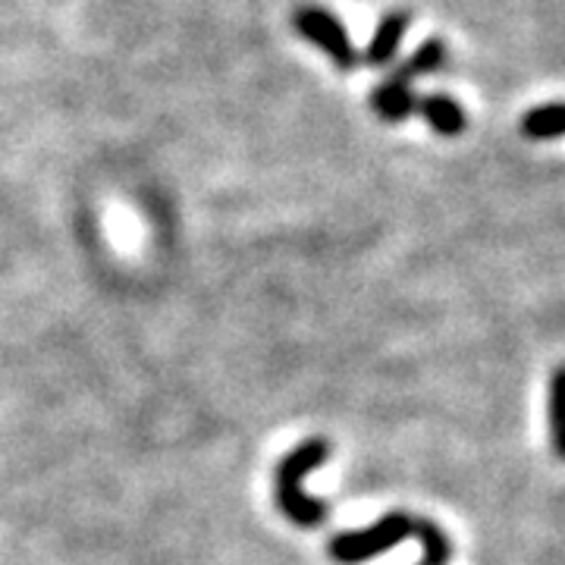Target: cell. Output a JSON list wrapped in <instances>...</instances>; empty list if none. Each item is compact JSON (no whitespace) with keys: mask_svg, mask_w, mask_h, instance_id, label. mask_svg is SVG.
Returning <instances> with one entry per match:
<instances>
[{"mask_svg":"<svg viewBox=\"0 0 565 565\" xmlns=\"http://www.w3.org/2000/svg\"><path fill=\"white\" fill-rule=\"evenodd\" d=\"M327 452H330L327 440L315 437V440H305L299 449H292L277 468V503L292 525L318 527L327 519V503L302 493V478L315 468H321Z\"/></svg>","mask_w":565,"mask_h":565,"instance_id":"6da1fadb","label":"cell"},{"mask_svg":"<svg viewBox=\"0 0 565 565\" xmlns=\"http://www.w3.org/2000/svg\"><path fill=\"white\" fill-rule=\"evenodd\" d=\"M292 25L308 44H315L337 70H352L359 63L355 41L349 35L343 20H337L321 3H299L292 10Z\"/></svg>","mask_w":565,"mask_h":565,"instance_id":"7a4b0ae2","label":"cell"},{"mask_svg":"<svg viewBox=\"0 0 565 565\" xmlns=\"http://www.w3.org/2000/svg\"><path fill=\"white\" fill-rule=\"evenodd\" d=\"M412 515L408 512H390L384 515L377 525L364 527V531H345V534H337L330 541V556L337 563L355 565L364 563V559H374L381 556L386 550L399 546L412 534Z\"/></svg>","mask_w":565,"mask_h":565,"instance_id":"3957f363","label":"cell"},{"mask_svg":"<svg viewBox=\"0 0 565 565\" xmlns=\"http://www.w3.org/2000/svg\"><path fill=\"white\" fill-rule=\"evenodd\" d=\"M408 25H412L408 10H386L371 41H367L364 54H359V61H364V66H374V70H386L390 63L399 57V47H403Z\"/></svg>","mask_w":565,"mask_h":565,"instance_id":"277c9868","label":"cell"},{"mask_svg":"<svg viewBox=\"0 0 565 565\" xmlns=\"http://www.w3.org/2000/svg\"><path fill=\"white\" fill-rule=\"evenodd\" d=\"M418 95L412 92V82L403 79L399 73H390L374 92H371V107L384 122H403L415 117Z\"/></svg>","mask_w":565,"mask_h":565,"instance_id":"5b68a950","label":"cell"},{"mask_svg":"<svg viewBox=\"0 0 565 565\" xmlns=\"http://www.w3.org/2000/svg\"><path fill=\"white\" fill-rule=\"evenodd\" d=\"M415 114L444 139H456V136H462L465 129H468V117H465L462 104L456 102V98H449V95H440V92L418 98Z\"/></svg>","mask_w":565,"mask_h":565,"instance_id":"8992f818","label":"cell"},{"mask_svg":"<svg viewBox=\"0 0 565 565\" xmlns=\"http://www.w3.org/2000/svg\"><path fill=\"white\" fill-rule=\"evenodd\" d=\"M446 63V44L444 39H427L422 41L408 57H405V63L396 70L403 79H422V76H430V73H437V70H444Z\"/></svg>","mask_w":565,"mask_h":565,"instance_id":"52a82bcc","label":"cell"},{"mask_svg":"<svg viewBox=\"0 0 565 565\" xmlns=\"http://www.w3.org/2000/svg\"><path fill=\"white\" fill-rule=\"evenodd\" d=\"M563 126H565L563 104L550 102L527 110L525 120H522V132H525L527 139H534V141H550L563 136Z\"/></svg>","mask_w":565,"mask_h":565,"instance_id":"ba28073f","label":"cell"},{"mask_svg":"<svg viewBox=\"0 0 565 565\" xmlns=\"http://www.w3.org/2000/svg\"><path fill=\"white\" fill-rule=\"evenodd\" d=\"M412 534H415L424 546L422 565L449 563V541H446V534L440 531V525H434V522H427V519H415V522H412Z\"/></svg>","mask_w":565,"mask_h":565,"instance_id":"9c48e42d","label":"cell"},{"mask_svg":"<svg viewBox=\"0 0 565 565\" xmlns=\"http://www.w3.org/2000/svg\"><path fill=\"white\" fill-rule=\"evenodd\" d=\"M563 399H565V374L556 371L553 374V384H550V437H553V449L556 456H563Z\"/></svg>","mask_w":565,"mask_h":565,"instance_id":"30bf717a","label":"cell"}]
</instances>
